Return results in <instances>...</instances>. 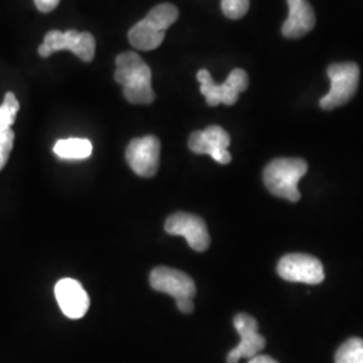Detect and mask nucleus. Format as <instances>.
<instances>
[{"instance_id": "nucleus-17", "label": "nucleus", "mask_w": 363, "mask_h": 363, "mask_svg": "<svg viewBox=\"0 0 363 363\" xmlns=\"http://www.w3.org/2000/svg\"><path fill=\"white\" fill-rule=\"evenodd\" d=\"M335 363H363V339L350 337L335 354Z\"/></svg>"}, {"instance_id": "nucleus-12", "label": "nucleus", "mask_w": 363, "mask_h": 363, "mask_svg": "<svg viewBox=\"0 0 363 363\" xmlns=\"http://www.w3.org/2000/svg\"><path fill=\"white\" fill-rule=\"evenodd\" d=\"M55 298L60 308L70 319L85 316L89 308V296L84 286L73 279H62L55 284Z\"/></svg>"}, {"instance_id": "nucleus-7", "label": "nucleus", "mask_w": 363, "mask_h": 363, "mask_svg": "<svg viewBox=\"0 0 363 363\" xmlns=\"http://www.w3.org/2000/svg\"><path fill=\"white\" fill-rule=\"evenodd\" d=\"M277 272L281 279L292 283L320 284L325 280L323 265L318 259L310 255L292 253L286 255L279 261Z\"/></svg>"}, {"instance_id": "nucleus-10", "label": "nucleus", "mask_w": 363, "mask_h": 363, "mask_svg": "<svg viewBox=\"0 0 363 363\" xmlns=\"http://www.w3.org/2000/svg\"><path fill=\"white\" fill-rule=\"evenodd\" d=\"M230 136L218 125H210L205 130H196L189 139L190 150L198 155H210L217 163L228 164L232 155L228 151Z\"/></svg>"}, {"instance_id": "nucleus-9", "label": "nucleus", "mask_w": 363, "mask_h": 363, "mask_svg": "<svg viewBox=\"0 0 363 363\" xmlns=\"http://www.w3.org/2000/svg\"><path fill=\"white\" fill-rule=\"evenodd\" d=\"M164 229L171 235H182L196 252H205L210 245V235L205 220L190 213H175L169 216Z\"/></svg>"}, {"instance_id": "nucleus-21", "label": "nucleus", "mask_w": 363, "mask_h": 363, "mask_svg": "<svg viewBox=\"0 0 363 363\" xmlns=\"http://www.w3.org/2000/svg\"><path fill=\"white\" fill-rule=\"evenodd\" d=\"M61 0H34L35 7L40 13H52V10L57 9Z\"/></svg>"}, {"instance_id": "nucleus-1", "label": "nucleus", "mask_w": 363, "mask_h": 363, "mask_svg": "<svg viewBox=\"0 0 363 363\" xmlns=\"http://www.w3.org/2000/svg\"><path fill=\"white\" fill-rule=\"evenodd\" d=\"M151 69L138 52H125L116 58L115 79L123 85V93L130 104L154 103L155 91L151 85Z\"/></svg>"}, {"instance_id": "nucleus-3", "label": "nucleus", "mask_w": 363, "mask_h": 363, "mask_svg": "<svg viewBox=\"0 0 363 363\" xmlns=\"http://www.w3.org/2000/svg\"><path fill=\"white\" fill-rule=\"evenodd\" d=\"M150 284L157 292L167 294L175 298L179 311L183 313L194 311L193 298L196 286L189 274L169 267H157L150 274Z\"/></svg>"}, {"instance_id": "nucleus-14", "label": "nucleus", "mask_w": 363, "mask_h": 363, "mask_svg": "<svg viewBox=\"0 0 363 363\" xmlns=\"http://www.w3.org/2000/svg\"><path fill=\"white\" fill-rule=\"evenodd\" d=\"M164 37H166L164 31L156 30L155 27L151 26L145 19L138 22L128 33L130 45L135 49L143 50V52L157 49L164 40Z\"/></svg>"}, {"instance_id": "nucleus-8", "label": "nucleus", "mask_w": 363, "mask_h": 363, "mask_svg": "<svg viewBox=\"0 0 363 363\" xmlns=\"http://www.w3.org/2000/svg\"><path fill=\"white\" fill-rule=\"evenodd\" d=\"M125 159L130 169L142 178L154 177L159 169L160 142L156 136L148 135L133 139L125 151Z\"/></svg>"}, {"instance_id": "nucleus-4", "label": "nucleus", "mask_w": 363, "mask_h": 363, "mask_svg": "<svg viewBox=\"0 0 363 363\" xmlns=\"http://www.w3.org/2000/svg\"><path fill=\"white\" fill-rule=\"evenodd\" d=\"M327 76L331 81V88L320 100V106L325 111H331L347 104L358 91L361 77L359 66L354 62L333 64L327 69Z\"/></svg>"}, {"instance_id": "nucleus-5", "label": "nucleus", "mask_w": 363, "mask_h": 363, "mask_svg": "<svg viewBox=\"0 0 363 363\" xmlns=\"http://www.w3.org/2000/svg\"><path fill=\"white\" fill-rule=\"evenodd\" d=\"M60 50H70L84 62H91L96 52V39L86 31L52 30L45 35L43 43L39 46V55L48 58L52 52Z\"/></svg>"}, {"instance_id": "nucleus-13", "label": "nucleus", "mask_w": 363, "mask_h": 363, "mask_svg": "<svg viewBox=\"0 0 363 363\" xmlns=\"http://www.w3.org/2000/svg\"><path fill=\"white\" fill-rule=\"evenodd\" d=\"M289 7L288 19L281 33L286 38L296 39L308 34L316 23L315 11L308 0H286Z\"/></svg>"}, {"instance_id": "nucleus-16", "label": "nucleus", "mask_w": 363, "mask_h": 363, "mask_svg": "<svg viewBox=\"0 0 363 363\" xmlns=\"http://www.w3.org/2000/svg\"><path fill=\"white\" fill-rule=\"evenodd\" d=\"M179 16V10L177 6L171 3H162L154 7L148 15L144 18L151 26L155 27L159 31H167L169 26H172Z\"/></svg>"}, {"instance_id": "nucleus-22", "label": "nucleus", "mask_w": 363, "mask_h": 363, "mask_svg": "<svg viewBox=\"0 0 363 363\" xmlns=\"http://www.w3.org/2000/svg\"><path fill=\"white\" fill-rule=\"evenodd\" d=\"M247 363H279L277 361H274L272 357L269 355H256L253 358L249 359Z\"/></svg>"}, {"instance_id": "nucleus-15", "label": "nucleus", "mask_w": 363, "mask_h": 363, "mask_svg": "<svg viewBox=\"0 0 363 363\" xmlns=\"http://www.w3.org/2000/svg\"><path fill=\"white\" fill-rule=\"evenodd\" d=\"M52 151L58 157L65 160H82L91 155L93 145L88 139L70 138L58 140Z\"/></svg>"}, {"instance_id": "nucleus-6", "label": "nucleus", "mask_w": 363, "mask_h": 363, "mask_svg": "<svg viewBox=\"0 0 363 363\" xmlns=\"http://www.w3.org/2000/svg\"><path fill=\"white\" fill-rule=\"evenodd\" d=\"M196 78L201 84V93L205 96L210 106L235 104L240 93L247 91L249 85L247 72L242 69H234L223 84H216L206 69L199 70Z\"/></svg>"}, {"instance_id": "nucleus-11", "label": "nucleus", "mask_w": 363, "mask_h": 363, "mask_svg": "<svg viewBox=\"0 0 363 363\" xmlns=\"http://www.w3.org/2000/svg\"><path fill=\"white\" fill-rule=\"evenodd\" d=\"M233 323L241 342L228 354V363H238L242 358L250 359L259 355V351L265 347L267 342L265 337L259 333L257 320L247 313H238L234 318Z\"/></svg>"}, {"instance_id": "nucleus-2", "label": "nucleus", "mask_w": 363, "mask_h": 363, "mask_svg": "<svg viewBox=\"0 0 363 363\" xmlns=\"http://www.w3.org/2000/svg\"><path fill=\"white\" fill-rule=\"evenodd\" d=\"M307 162L298 157H279L272 160L264 169V183L273 195L298 202L300 191L298 184L307 174Z\"/></svg>"}, {"instance_id": "nucleus-20", "label": "nucleus", "mask_w": 363, "mask_h": 363, "mask_svg": "<svg viewBox=\"0 0 363 363\" xmlns=\"http://www.w3.org/2000/svg\"><path fill=\"white\" fill-rule=\"evenodd\" d=\"M13 130L11 128H1L0 130V171L4 169V166L9 162L10 154L13 151Z\"/></svg>"}, {"instance_id": "nucleus-19", "label": "nucleus", "mask_w": 363, "mask_h": 363, "mask_svg": "<svg viewBox=\"0 0 363 363\" xmlns=\"http://www.w3.org/2000/svg\"><path fill=\"white\" fill-rule=\"evenodd\" d=\"M249 0H220V9L229 19H241L249 10Z\"/></svg>"}, {"instance_id": "nucleus-18", "label": "nucleus", "mask_w": 363, "mask_h": 363, "mask_svg": "<svg viewBox=\"0 0 363 363\" xmlns=\"http://www.w3.org/2000/svg\"><path fill=\"white\" fill-rule=\"evenodd\" d=\"M19 112V101L13 91L6 93L3 104L0 105V130L11 128Z\"/></svg>"}]
</instances>
